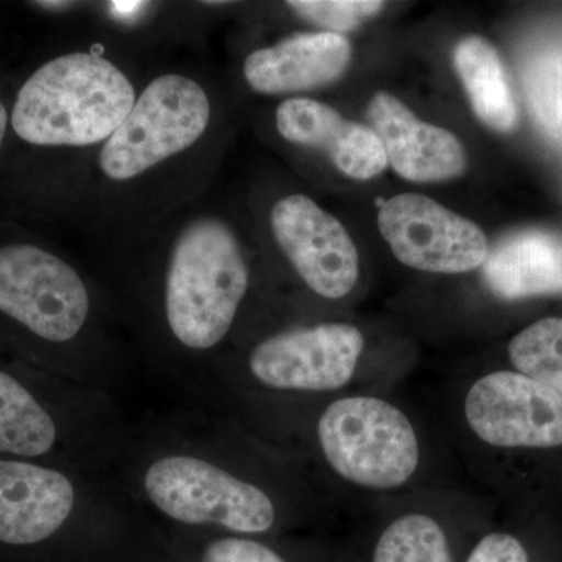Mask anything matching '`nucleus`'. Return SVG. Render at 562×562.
Listing matches in <instances>:
<instances>
[{"label": "nucleus", "instance_id": "6ab92c4d", "mask_svg": "<svg viewBox=\"0 0 562 562\" xmlns=\"http://www.w3.org/2000/svg\"><path fill=\"white\" fill-rule=\"evenodd\" d=\"M509 360L517 372L562 394V317H546L514 336Z\"/></svg>", "mask_w": 562, "mask_h": 562}, {"label": "nucleus", "instance_id": "b1692460", "mask_svg": "<svg viewBox=\"0 0 562 562\" xmlns=\"http://www.w3.org/2000/svg\"><path fill=\"white\" fill-rule=\"evenodd\" d=\"M375 203H376V206H379V209H382V206L384 205V203H386V201H383L382 198H379V199H376Z\"/></svg>", "mask_w": 562, "mask_h": 562}, {"label": "nucleus", "instance_id": "412c9836", "mask_svg": "<svg viewBox=\"0 0 562 562\" xmlns=\"http://www.w3.org/2000/svg\"><path fill=\"white\" fill-rule=\"evenodd\" d=\"M465 562H528V553L508 532H492L476 543Z\"/></svg>", "mask_w": 562, "mask_h": 562}, {"label": "nucleus", "instance_id": "4468645a", "mask_svg": "<svg viewBox=\"0 0 562 562\" xmlns=\"http://www.w3.org/2000/svg\"><path fill=\"white\" fill-rule=\"evenodd\" d=\"M351 46L339 33H299L251 52L244 77L261 94H290L330 85L349 68Z\"/></svg>", "mask_w": 562, "mask_h": 562}, {"label": "nucleus", "instance_id": "aec40b11", "mask_svg": "<svg viewBox=\"0 0 562 562\" xmlns=\"http://www.w3.org/2000/svg\"><path fill=\"white\" fill-rule=\"evenodd\" d=\"M288 7L317 27L331 33L349 32L383 10L376 0H291Z\"/></svg>", "mask_w": 562, "mask_h": 562}, {"label": "nucleus", "instance_id": "f257e3e1", "mask_svg": "<svg viewBox=\"0 0 562 562\" xmlns=\"http://www.w3.org/2000/svg\"><path fill=\"white\" fill-rule=\"evenodd\" d=\"M260 458L235 417L180 405L133 420L116 475L162 535L269 538L297 506Z\"/></svg>", "mask_w": 562, "mask_h": 562}, {"label": "nucleus", "instance_id": "2eb2a0df", "mask_svg": "<svg viewBox=\"0 0 562 562\" xmlns=\"http://www.w3.org/2000/svg\"><path fill=\"white\" fill-rule=\"evenodd\" d=\"M483 276L487 288L505 301L562 292V235L516 233L487 255Z\"/></svg>", "mask_w": 562, "mask_h": 562}, {"label": "nucleus", "instance_id": "9d476101", "mask_svg": "<svg viewBox=\"0 0 562 562\" xmlns=\"http://www.w3.org/2000/svg\"><path fill=\"white\" fill-rule=\"evenodd\" d=\"M465 424L497 449L562 446V394L514 371L486 373L469 387Z\"/></svg>", "mask_w": 562, "mask_h": 562}, {"label": "nucleus", "instance_id": "a211bd4d", "mask_svg": "<svg viewBox=\"0 0 562 562\" xmlns=\"http://www.w3.org/2000/svg\"><path fill=\"white\" fill-rule=\"evenodd\" d=\"M373 562H452V553L438 520L408 513L387 525L376 542Z\"/></svg>", "mask_w": 562, "mask_h": 562}, {"label": "nucleus", "instance_id": "f03ea898", "mask_svg": "<svg viewBox=\"0 0 562 562\" xmlns=\"http://www.w3.org/2000/svg\"><path fill=\"white\" fill-rule=\"evenodd\" d=\"M0 547L46 562H149L168 557L160 528L116 472L0 458Z\"/></svg>", "mask_w": 562, "mask_h": 562}, {"label": "nucleus", "instance_id": "9b49d317", "mask_svg": "<svg viewBox=\"0 0 562 562\" xmlns=\"http://www.w3.org/2000/svg\"><path fill=\"white\" fill-rule=\"evenodd\" d=\"M273 238L303 283L321 297H346L360 276V258L341 222L303 194L273 205Z\"/></svg>", "mask_w": 562, "mask_h": 562}, {"label": "nucleus", "instance_id": "ddd939ff", "mask_svg": "<svg viewBox=\"0 0 562 562\" xmlns=\"http://www.w3.org/2000/svg\"><path fill=\"white\" fill-rule=\"evenodd\" d=\"M276 124L284 139L324 151L350 179H373L386 168V151L375 132L346 120L327 103L308 98L288 99L277 110Z\"/></svg>", "mask_w": 562, "mask_h": 562}, {"label": "nucleus", "instance_id": "39448f33", "mask_svg": "<svg viewBox=\"0 0 562 562\" xmlns=\"http://www.w3.org/2000/svg\"><path fill=\"white\" fill-rule=\"evenodd\" d=\"M135 102V88L116 65L72 52L44 63L24 81L10 122L32 146H94L120 128Z\"/></svg>", "mask_w": 562, "mask_h": 562}, {"label": "nucleus", "instance_id": "5701e85b", "mask_svg": "<svg viewBox=\"0 0 562 562\" xmlns=\"http://www.w3.org/2000/svg\"><path fill=\"white\" fill-rule=\"evenodd\" d=\"M149 562H180L177 561L176 558H172L171 554H168V557L160 558V560L149 561Z\"/></svg>", "mask_w": 562, "mask_h": 562}, {"label": "nucleus", "instance_id": "6e6552de", "mask_svg": "<svg viewBox=\"0 0 562 562\" xmlns=\"http://www.w3.org/2000/svg\"><path fill=\"white\" fill-rule=\"evenodd\" d=\"M210 120V98L199 81L180 74L157 77L103 144L101 171L114 181L136 179L194 146Z\"/></svg>", "mask_w": 562, "mask_h": 562}, {"label": "nucleus", "instance_id": "423d86ee", "mask_svg": "<svg viewBox=\"0 0 562 562\" xmlns=\"http://www.w3.org/2000/svg\"><path fill=\"white\" fill-rule=\"evenodd\" d=\"M364 350L361 330L342 322L273 333L247 350L241 364L222 366L206 408L241 398L308 397L349 386Z\"/></svg>", "mask_w": 562, "mask_h": 562}, {"label": "nucleus", "instance_id": "4be33fe9", "mask_svg": "<svg viewBox=\"0 0 562 562\" xmlns=\"http://www.w3.org/2000/svg\"><path fill=\"white\" fill-rule=\"evenodd\" d=\"M10 114L5 103L0 101V149H2L3 140H5L7 131H9Z\"/></svg>", "mask_w": 562, "mask_h": 562}, {"label": "nucleus", "instance_id": "1a4fd4ad", "mask_svg": "<svg viewBox=\"0 0 562 562\" xmlns=\"http://www.w3.org/2000/svg\"><path fill=\"white\" fill-rule=\"evenodd\" d=\"M376 222L395 258L417 271L471 272L490 255L486 235L475 222L416 192L386 201Z\"/></svg>", "mask_w": 562, "mask_h": 562}, {"label": "nucleus", "instance_id": "f3484780", "mask_svg": "<svg viewBox=\"0 0 562 562\" xmlns=\"http://www.w3.org/2000/svg\"><path fill=\"white\" fill-rule=\"evenodd\" d=\"M168 553L180 562H294L268 538L166 532Z\"/></svg>", "mask_w": 562, "mask_h": 562}, {"label": "nucleus", "instance_id": "f8f14e48", "mask_svg": "<svg viewBox=\"0 0 562 562\" xmlns=\"http://www.w3.org/2000/svg\"><path fill=\"white\" fill-rule=\"evenodd\" d=\"M368 120L387 162L403 179L431 183L457 179L468 168L464 147L452 132L420 121L390 92L373 95Z\"/></svg>", "mask_w": 562, "mask_h": 562}, {"label": "nucleus", "instance_id": "0eeeda50", "mask_svg": "<svg viewBox=\"0 0 562 562\" xmlns=\"http://www.w3.org/2000/svg\"><path fill=\"white\" fill-rule=\"evenodd\" d=\"M313 436L325 464L344 482L362 490H397L419 469L416 428L398 406L384 398H336L317 416Z\"/></svg>", "mask_w": 562, "mask_h": 562}, {"label": "nucleus", "instance_id": "20e7f679", "mask_svg": "<svg viewBox=\"0 0 562 562\" xmlns=\"http://www.w3.org/2000/svg\"><path fill=\"white\" fill-rule=\"evenodd\" d=\"M0 316L36 342L61 351L69 382L103 392L125 409L146 386L136 362L98 330L87 280L36 244L0 246Z\"/></svg>", "mask_w": 562, "mask_h": 562}, {"label": "nucleus", "instance_id": "dca6fc26", "mask_svg": "<svg viewBox=\"0 0 562 562\" xmlns=\"http://www.w3.org/2000/svg\"><path fill=\"white\" fill-rule=\"evenodd\" d=\"M453 63L476 117L492 131H514L516 101L494 46L480 36H469L454 49Z\"/></svg>", "mask_w": 562, "mask_h": 562}, {"label": "nucleus", "instance_id": "7ed1b4c3", "mask_svg": "<svg viewBox=\"0 0 562 562\" xmlns=\"http://www.w3.org/2000/svg\"><path fill=\"white\" fill-rule=\"evenodd\" d=\"M249 288V265L227 222L198 217L177 236L158 297L165 344L150 368L155 384L181 405L209 406L221 350Z\"/></svg>", "mask_w": 562, "mask_h": 562}]
</instances>
